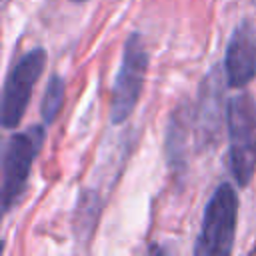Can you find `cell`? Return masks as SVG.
Here are the masks:
<instances>
[{
    "label": "cell",
    "mask_w": 256,
    "mask_h": 256,
    "mask_svg": "<svg viewBox=\"0 0 256 256\" xmlns=\"http://www.w3.org/2000/svg\"><path fill=\"white\" fill-rule=\"evenodd\" d=\"M148 70V52L144 38L134 32L128 36L122 52V62L114 78L112 98H110V120L112 124H122L134 112Z\"/></svg>",
    "instance_id": "obj_3"
},
{
    "label": "cell",
    "mask_w": 256,
    "mask_h": 256,
    "mask_svg": "<svg viewBox=\"0 0 256 256\" xmlns=\"http://www.w3.org/2000/svg\"><path fill=\"white\" fill-rule=\"evenodd\" d=\"M224 72L232 88H244L256 76V28L248 20L240 22L228 40Z\"/></svg>",
    "instance_id": "obj_6"
},
{
    "label": "cell",
    "mask_w": 256,
    "mask_h": 256,
    "mask_svg": "<svg viewBox=\"0 0 256 256\" xmlns=\"http://www.w3.org/2000/svg\"><path fill=\"white\" fill-rule=\"evenodd\" d=\"M64 90H66L64 78L60 74H52L48 80V86L44 90V98H42V106H40L44 124H52L56 120V116L64 104Z\"/></svg>",
    "instance_id": "obj_8"
},
{
    "label": "cell",
    "mask_w": 256,
    "mask_h": 256,
    "mask_svg": "<svg viewBox=\"0 0 256 256\" xmlns=\"http://www.w3.org/2000/svg\"><path fill=\"white\" fill-rule=\"evenodd\" d=\"M236 220H238V194L228 182H222L212 192L206 204L194 254L198 256L230 254L236 236Z\"/></svg>",
    "instance_id": "obj_2"
},
{
    "label": "cell",
    "mask_w": 256,
    "mask_h": 256,
    "mask_svg": "<svg viewBox=\"0 0 256 256\" xmlns=\"http://www.w3.org/2000/svg\"><path fill=\"white\" fill-rule=\"evenodd\" d=\"M46 64V52L42 48H32L26 54H22L10 74L6 76L4 82V92H2V126L12 130L20 124L32 90L38 82V78L42 76Z\"/></svg>",
    "instance_id": "obj_5"
},
{
    "label": "cell",
    "mask_w": 256,
    "mask_h": 256,
    "mask_svg": "<svg viewBox=\"0 0 256 256\" xmlns=\"http://www.w3.org/2000/svg\"><path fill=\"white\" fill-rule=\"evenodd\" d=\"M44 126H30L10 136L2 158V210L8 212L22 196L30 168L44 144Z\"/></svg>",
    "instance_id": "obj_4"
},
{
    "label": "cell",
    "mask_w": 256,
    "mask_h": 256,
    "mask_svg": "<svg viewBox=\"0 0 256 256\" xmlns=\"http://www.w3.org/2000/svg\"><path fill=\"white\" fill-rule=\"evenodd\" d=\"M76 2H82V0H76Z\"/></svg>",
    "instance_id": "obj_10"
},
{
    "label": "cell",
    "mask_w": 256,
    "mask_h": 256,
    "mask_svg": "<svg viewBox=\"0 0 256 256\" xmlns=\"http://www.w3.org/2000/svg\"><path fill=\"white\" fill-rule=\"evenodd\" d=\"M252 2H254V4H256V0H252Z\"/></svg>",
    "instance_id": "obj_9"
},
{
    "label": "cell",
    "mask_w": 256,
    "mask_h": 256,
    "mask_svg": "<svg viewBox=\"0 0 256 256\" xmlns=\"http://www.w3.org/2000/svg\"><path fill=\"white\" fill-rule=\"evenodd\" d=\"M220 78H218V68H214L202 84V94H200V108H198V120H200V134L202 142H210L218 134V124L222 120V104H220Z\"/></svg>",
    "instance_id": "obj_7"
},
{
    "label": "cell",
    "mask_w": 256,
    "mask_h": 256,
    "mask_svg": "<svg viewBox=\"0 0 256 256\" xmlns=\"http://www.w3.org/2000/svg\"><path fill=\"white\" fill-rule=\"evenodd\" d=\"M226 124L232 174L240 186H248L256 172V102L250 92L230 98Z\"/></svg>",
    "instance_id": "obj_1"
}]
</instances>
